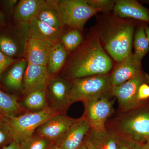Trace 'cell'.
<instances>
[{"mask_svg": "<svg viewBox=\"0 0 149 149\" xmlns=\"http://www.w3.org/2000/svg\"><path fill=\"white\" fill-rule=\"evenodd\" d=\"M71 87V80L60 77H51L46 89L48 107L56 112H64L70 106Z\"/></svg>", "mask_w": 149, "mask_h": 149, "instance_id": "30bf717a", "label": "cell"}, {"mask_svg": "<svg viewBox=\"0 0 149 149\" xmlns=\"http://www.w3.org/2000/svg\"><path fill=\"white\" fill-rule=\"evenodd\" d=\"M27 64L26 59L22 58L10 66L4 76V83L7 88L12 91L22 92L23 78Z\"/></svg>", "mask_w": 149, "mask_h": 149, "instance_id": "ffe728a7", "label": "cell"}, {"mask_svg": "<svg viewBox=\"0 0 149 149\" xmlns=\"http://www.w3.org/2000/svg\"><path fill=\"white\" fill-rule=\"evenodd\" d=\"M24 108L30 112L40 111L48 107L46 90H39L29 93L22 102Z\"/></svg>", "mask_w": 149, "mask_h": 149, "instance_id": "603a6c76", "label": "cell"}, {"mask_svg": "<svg viewBox=\"0 0 149 149\" xmlns=\"http://www.w3.org/2000/svg\"><path fill=\"white\" fill-rule=\"evenodd\" d=\"M15 62V59L8 56L0 51V78L6 69Z\"/></svg>", "mask_w": 149, "mask_h": 149, "instance_id": "4dcf8cb0", "label": "cell"}, {"mask_svg": "<svg viewBox=\"0 0 149 149\" xmlns=\"http://www.w3.org/2000/svg\"><path fill=\"white\" fill-rule=\"evenodd\" d=\"M13 142L10 128L4 118L0 119V149Z\"/></svg>", "mask_w": 149, "mask_h": 149, "instance_id": "83f0119b", "label": "cell"}, {"mask_svg": "<svg viewBox=\"0 0 149 149\" xmlns=\"http://www.w3.org/2000/svg\"><path fill=\"white\" fill-rule=\"evenodd\" d=\"M113 9L114 13L120 17H131L149 22V14L146 9L135 1H116Z\"/></svg>", "mask_w": 149, "mask_h": 149, "instance_id": "d6986e66", "label": "cell"}, {"mask_svg": "<svg viewBox=\"0 0 149 149\" xmlns=\"http://www.w3.org/2000/svg\"><path fill=\"white\" fill-rule=\"evenodd\" d=\"M134 28L126 23L114 24L104 29L101 36L109 54L118 62L131 54Z\"/></svg>", "mask_w": 149, "mask_h": 149, "instance_id": "3957f363", "label": "cell"}, {"mask_svg": "<svg viewBox=\"0 0 149 149\" xmlns=\"http://www.w3.org/2000/svg\"><path fill=\"white\" fill-rule=\"evenodd\" d=\"M60 41L67 51H72L81 44L83 37L80 30L73 29L63 35Z\"/></svg>", "mask_w": 149, "mask_h": 149, "instance_id": "4316f807", "label": "cell"}, {"mask_svg": "<svg viewBox=\"0 0 149 149\" xmlns=\"http://www.w3.org/2000/svg\"><path fill=\"white\" fill-rule=\"evenodd\" d=\"M145 32H146V35L147 39H148L149 44V27H146V29H145Z\"/></svg>", "mask_w": 149, "mask_h": 149, "instance_id": "74e56055", "label": "cell"}, {"mask_svg": "<svg viewBox=\"0 0 149 149\" xmlns=\"http://www.w3.org/2000/svg\"><path fill=\"white\" fill-rule=\"evenodd\" d=\"M118 135L112 128L102 130L90 129L84 142L91 149H118Z\"/></svg>", "mask_w": 149, "mask_h": 149, "instance_id": "2e32d148", "label": "cell"}, {"mask_svg": "<svg viewBox=\"0 0 149 149\" xmlns=\"http://www.w3.org/2000/svg\"><path fill=\"white\" fill-rule=\"evenodd\" d=\"M89 5L99 12H108L113 8L115 2L109 0H85Z\"/></svg>", "mask_w": 149, "mask_h": 149, "instance_id": "f1b7e54d", "label": "cell"}, {"mask_svg": "<svg viewBox=\"0 0 149 149\" xmlns=\"http://www.w3.org/2000/svg\"><path fill=\"white\" fill-rule=\"evenodd\" d=\"M58 113L50 108L35 112H29L11 117H4L10 128L13 141L20 143L32 136L40 125Z\"/></svg>", "mask_w": 149, "mask_h": 149, "instance_id": "5b68a950", "label": "cell"}, {"mask_svg": "<svg viewBox=\"0 0 149 149\" xmlns=\"http://www.w3.org/2000/svg\"><path fill=\"white\" fill-rule=\"evenodd\" d=\"M77 119L69 117L65 112L58 113L43 123L35 132L57 143Z\"/></svg>", "mask_w": 149, "mask_h": 149, "instance_id": "8fae6325", "label": "cell"}, {"mask_svg": "<svg viewBox=\"0 0 149 149\" xmlns=\"http://www.w3.org/2000/svg\"><path fill=\"white\" fill-rule=\"evenodd\" d=\"M113 66L112 61L98 40L95 39L73 59L67 70V79L106 74Z\"/></svg>", "mask_w": 149, "mask_h": 149, "instance_id": "6da1fadb", "label": "cell"}, {"mask_svg": "<svg viewBox=\"0 0 149 149\" xmlns=\"http://www.w3.org/2000/svg\"><path fill=\"white\" fill-rule=\"evenodd\" d=\"M5 117V116L0 111V119H3V118Z\"/></svg>", "mask_w": 149, "mask_h": 149, "instance_id": "ab89813d", "label": "cell"}, {"mask_svg": "<svg viewBox=\"0 0 149 149\" xmlns=\"http://www.w3.org/2000/svg\"><path fill=\"white\" fill-rule=\"evenodd\" d=\"M70 105L77 102H85L111 93L110 76L94 75L70 80Z\"/></svg>", "mask_w": 149, "mask_h": 149, "instance_id": "277c9868", "label": "cell"}, {"mask_svg": "<svg viewBox=\"0 0 149 149\" xmlns=\"http://www.w3.org/2000/svg\"><path fill=\"white\" fill-rule=\"evenodd\" d=\"M49 149H61L57 144L55 143Z\"/></svg>", "mask_w": 149, "mask_h": 149, "instance_id": "f35d334b", "label": "cell"}, {"mask_svg": "<svg viewBox=\"0 0 149 149\" xmlns=\"http://www.w3.org/2000/svg\"><path fill=\"white\" fill-rule=\"evenodd\" d=\"M141 62L132 53L120 62L110 76L112 88L123 84L141 73Z\"/></svg>", "mask_w": 149, "mask_h": 149, "instance_id": "5bb4252c", "label": "cell"}, {"mask_svg": "<svg viewBox=\"0 0 149 149\" xmlns=\"http://www.w3.org/2000/svg\"><path fill=\"white\" fill-rule=\"evenodd\" d=\"M6 23L5 17L3 14L0 11V26L5 25Z\"/></svg>", "mask_w": 149, "mask_h": 149, "instance_id": "e575fe53", "label": "cell"}, {"mask_svg": "<svg viewBox=\"0 0 149 149\" xmlns=\"http://www.w3.org/2000/svg\"><path fill=\"white\" fill-rule=\"evenodd\" d=\"M111 93L83 102L85 111L83 116L88 120L91 129L102 130L106 128L107 123L114 112V100Z\"/></svg>", "mask_w": 149, "mask_h": 149, "instance_id": "8992f818", "label": "cell"}, {"mask_svg": "<svg viewBox=\"0 0 149 149\" xmlns=\"http://www.w3.org/2000/svg\"><path fill=\"white\" fill-rule=\"evenodd\" d=\"M0 149H21V148H20V145L19 143L13 141L9 145L3 147V148Z\"/></svg>", "mask_w": 149, "mask_h": 149, "instance_id": "836d02e7", "label": "cell"}, {"mask_svg": "<svg viewBox=\"0 0 149 149\" xmlns=\"http://www.w3.org/2000/svg\"><path fill=\"white\" fill-rule=\"evenodd\" d=\"M55 143L37 133L19 143L21 149H49Z\"/></svg>", "mask_w": 149, "mask_h": 149, "instance_id": "d4e9b609", "label": "cell"}, {"mask_svg": "<svg viewBox=\"0 0 149 149\" xmlns=\"http://www.w3.org/2000/svg\"><path fill=\"white\" fill-rule=\"evenodd\" d=\"M36 17L57 29H63L66 25L63 10L57 0H44Z\"/></svg>", "mask_w": 149, "mask_h": 149, "instance_id": "9a60e30c", "label": "cell"}, {"mask_svg": "<svg viewBox=\"0 0 149 149\" xmlns=\"http://www.w3.org/2000/svg\"><path fill=\"white\" fill-rule=\"evenodd\" d=\"M22 109L16 96L5 93L0 89V111L5 117L17 116Z\"/></svg>", "mask_w": 149, "mask_h": 149, "instance_id": "cb8c5ba5", "label": "cell"}, {"mask_svg": "<svg viewBox=\"0 0 149 149\" xmlns=\"http://www.w3.org/2000/svg\"><path fill=\"white\" fill-rule=\"evenodd\" d=\"M140 149H149V141L141 144Z\"/></svg>", "mask_w": 149, "mask_h": 149, "instance_id": "d590c367", "label": "cell"}, {"mask_svg": "<svg viewBox=\"0 0 149 149\" xmlns=\"http://www.w3.org/2000/svg\"><path fill=\"white\" fill-rule=\"evenodd\" d=\"M149 98V85L148 83H144L140 86L137 95V100L140 103Z\"/></svg>", "mask_w": 149, "mask_h": 149, "instance_id": "1f68e13d", "label": "cell"}, {"mask_svg": "<svg viewBox=\"0 0 149 149\" xmlns=\"http://www.w3.org/2000/svg\"><path fill=\"white\" fill-rule=\"evenodd\" d=\"M91 128L88 120L82 116L77 118L64 136L56 143L61 149H78Z\"/></svg>", "mask_w": 149, "mask_h": 149, "instance_id": "4fadbf2b", "label": "cell"}, {"mask_svg": "<svg viewBox=\"0 0 149 149\" xmlns=\"http://www.w3.org/2000/svg\"><path fill=\"white\" fill-rule=\"evenodd\" d=\"M29 39V24L17 23L12 32L0 33V51L11 58L24 57Z\"/></svg>", "mask_w": 149, "mask_h": 149, "instance_id": "ba28073f", "label": "cell"}, {"mask_svg": "<svg viewBox=\"0 0 149 149\" xmlns=\"http://www.w3.org/2000/svg\"><path fill=\"white\" fill-rule=\"evenodd\" d=\"M55 44L29 38L25 55L28 63L47 67L50 54Z\"/></svg>", "mask_w": 149, "mask_h": 149, "instance_id": "e0dca14e", "label": "cell"}, {"mask_svg": "<svg viewBox=\"0 0 149 149\" xmlns=\"http://www.w3.org/2000/svg\"><path fill=\"white\" fill-rule=\"evenodd\" d=\"M17 0H6L3 1L6 8L9 11L14 10L15 6L18 3Z\"/></svg>", "mask_w": 149, "mask_h": 149, "instance_id": "d6a6232c", "label": "cell"}, {"mask_svg": "<svg viewBox=\"0 0 149 149\" xmlns=\"http://www.w3.org/2000/svg\"><path fill=\"white\" fill-rule=\"evenodd\" d=\"M44 0H20L15 6L13 13L18 23L29 24L36 17Z\"/></svg>", "mask_w": 149, "mask_h": 149, "instance_id": "44dd1931", "label": "cell"}, {"mask_svg": "<svg viewBox=\"0 0 149 149\" xmlns=\"http://www.w3.org/2000/svg\"><path fill=\"white\" fill-rule=\"evenodd\" d=\"M78 149H91L90 148L87 144L85 143V142H83V144L81 145V146Z\"/></svg>", "mask_w": 149, "mask_h": 149, "instance_id": "8d00e7d4", "label": "cell"}, {"mask_svg": "<svg viewBox=\"0 0 149 149\" xmlns=\"http://www.w3.org/2000/svg\"><path fill=\"white\" fill-rule=\"evenodd\" d=\"M135 55L141 61L149 50V44L144 28L140 27L136 31L134 41Z\"/></svg>", "mask_w": 149, "mask_h": 149, "instance_id": "484cf974", "label": "cell"}, {"mask_svg": "<svg viewBox=\"0 0 149 149\" xmlns=\"http://www.w3.org/2000/svg\"><path fill=\"white\" fill-rule=\"evenodd\" d=\"M67 56V51L60 41L56 43L50 54L47 68L48 73L52 77L64 65Z\"/></svg>", "mask_w": 149, "mask_h": 149, "instance_id": "7402d4cb", "label": "cell"}, {"mask_svg": "<svg viewBox=\"0 0 149 149\" xmlns=\"http://www.w3.org/2000/svg\"><path fill=\"white\" fill-rule=\"evenodd\" d=\"M149 83V76L141 72L119 86L112 88V95L117 99L120 112L128 111L141 106L137 100L140 86Z\"/></svg>", "mask_w": 149, "mask_h": 149, "instance_id": "52a82bcc", "label": "cell"}, {"mask_svg": "<svg viewBox=\"0 0 149 149\" xmlns=\"http://www.w3.org/2000/svg\"><path fill=\"white\" fill-rule=\"evenodd\" d=\"M65 24L73 29H83L87 21L99 11L83 0H61Z\"/></svg>", "mask_w": 149, "mask_h": 149, "instance_id": "9c48e42d", "label": "cell"}, {"mask_svg": "<svg viewBox=\"0 0 149 149\" xmlns=\"http://www.w3.org/2000/svg\"><path fill=\"white\" fill-rule=\"evenodd\" d=\"M139 107L120 112L106 125L141 144L149 141V110Z\"/></svg>", "mask_w": 149, "mask_h": 149, "instance_id": "7a4b0ae2", "label": "cell"}, {"mask_svg": "<svg viewBox=\"0 0 149 149\" xmlns=\"http://www.w3.org/2000/svg\"><path fill=\"white\" fill-rule=\"evenodd\" d=\"M51 78L47 67L28 63L23 78L22 93L26 96L34 91L46 90Z\"/></svg>", "mask_w": 149, "mask_h": 149, "instance_id": "7c38bea8", "label": "cell"}, {"mask_svg": "<svg viewBox=\"0 0 149 149\" xmlns=\"http://www.w3.org/2000/svg\"><path fill=\"white\" fill-rule=\"evenodd\" d=\"M118 149H140L141 144L132 139L118 134Z\"/></svg>", "mask_w": 149, "mask_h": 149, "instance_id": "f546056e", "label": "cell"}, {"mask_svg": "<svg viewBox=\"0 0 149 149\" xmlns=\"http://www.w3.org/2000/svg\"><path fill=\"white\" fill-rule=\"evenodd\" d=\"M29 38L58 42L63 35V29H57L35 17L29 23Z\"/></svg>", "mask_w": 149, "mask_h": 149, "instance_id": "ac0fdd59", "label": "cell"}]
</instances>
